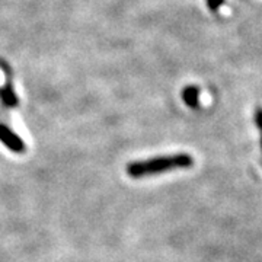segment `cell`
<instances>
[{
	"instance_id": "4",
	"label": "cell",
	"mask_w": 262,
	"mask_h": 262,
	"mask_svg": "<svg viewBox=\"0 0 262 262\" xmlns=\"http://www.w3.org/2000/svg\"><path fill=\"white\" fill-rule=\"evenodd\" d=\"M0 96H2V101L6 103V106H16L18 98H16V95H15L13 89L10 88L9 84L5 89L0 91Z\"/></svg>"
},
{
	"instance_id": "1",
	"label": "cell",
	"mask_w": 262,
	"mask_h": 262,
	"mask_svg": "<svg viewBox=\"0 0 262 262\" xmlns=\"http://www.w3.org/2000/svg\"><path fill=\"white\" fill-rule=\"evenodd\" d=\"M192 165H194L192 156H189L188 153H178V155L159 156L141 162H133L127 166V173L131 178H144L173 169L191 168Z\"/></svg>"
},
{
	"instance_id": "2",
	"label": "cell",
	"mask_w": 262,
	"mask_h": 262,
	"mask_svg": "<svg viewBox=\"0 0 262 262\" xmlns=\"http://www.w3.org/2000/svg\"><path fill=\"white\" fill-rule=\"evenodd\" d=\"M0 141L6 147H9L12 151L20 153L22 150H25V144H24V141L20 140L18 134L13 133L10 128H8L6 125H2V124H0Z\"/></svg>"
},
{
	"instance_id": "6",
	"label": "cell",
	"mask_w": 262,
	"mask_h": 262,
	"mask_svg": "<svg viewBox=\"0 0 262 262\" xmlns=\"http://www.w3.org/2000/svg\"><path fill=\"white\" fill-rule=\"evenodd\" d=\"M223 5H225V0H207V8L213 12L220 9Z\"/></svg>"
},
{
	"instance_id": "5",
	"label": "cell",
	"mask_w": 262,
	"mask_h": 262,
	"mask_svg": "<svg viewBox=\"0 0 262 262\" xmlns=\"http://www.w3.org/2000/svg\"><path fill=\"white\" fill-rule=\"evenodd\" d=\"M253 117H255V124H256V127H258V130H259V136H261V147H262V106H258V108L255 110Z\"/></svg>"
},
{
	"instance_id": "3",
	"label": "cell",
	"mask_w": 262,
	"mask_h": 262,
	"mask_svg": "<svg viewBox=\"0 0 262 262\" xmlns=\"http://www.w3.org/2000/svg\"><path fill=\"white\" fill-rule=\"evenodd\" d=\"M182 99L189 108H198V105H200V89L196 86H187L182 91Z\"/></svg>"
}]
</instances>
